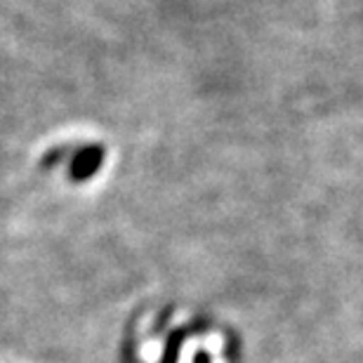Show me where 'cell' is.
Listing matches in <instances>:
<instances>
[{"mask_svg":"<svg viewBox=\"0 0 363 363\" xmlns=\"http://www.w3.org/2000/svg\"><path fill=\"white\" fill-rule=\"evenodd\" d=\"M76 147L74 144H60V147H55L52 151H48L45 156H43V168H55L57 163H62L67 156H74Z\"/></svg>","mask_w":363,"mask_h":363,"instance_id":"cell-2","label":"cell"},{"mask_svg":"<svg viewBox=\"0 0 363 363\" xmlns=\"http://www.w3.org/2000/svg\"><path fill=\"white\" fill-rule=\"evenodd\" d=\"M106 158V149L101 144H85V147H76L74 156H71L69 163V175L71 182L81 184V182L92 179L97 172L101 170Z\"/></svg>","mask_w":363,"mask_h":363,"instance_id":"cell-1","label":"cell"}]
</instances>
